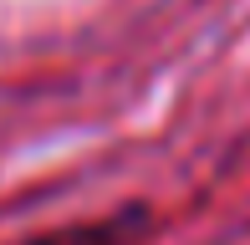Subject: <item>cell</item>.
<instances>
[{
  "label": "cell",
  "mask_w": 250,
  "mask_h": 245,
  "mask_svg": "<svg viewBox=\"0 0 250 245\" xmlns=\"http://www.w3.org/2000/svg\"><path fill=\"white\" fill-rule=\"evenodd\" d=\"M143 235H148V209L128 204V209H118V215L82 220V225H56V230L26 235L16 245H138Z\"/></svg>",
  "instance_id": "cell-1"
}]
</instances>
